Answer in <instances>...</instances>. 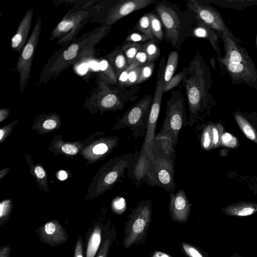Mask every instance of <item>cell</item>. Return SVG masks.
<instances>
[{
    "instance_id": "7402d4cb",
    "label": "cell",
    "mask_w": 257,
    "mask_h": 257,
    "mask_svg": "<svg viewBox=\"0 0 257 257\" xmlns=\"http://www.w3.org/2000/svg\"><path fill=\"white\" fill-rule=\"evenodd\" d=\"M98 66L99 71L98 73L107 84L112 85L117 84V78L106 59H101Z\"/></svg>"
},
{
    "instance_id": "c3c4849f",
    "label": "cell",
    "mask_w": 257,
    "mask_h": 257,
    "mask_svg": "<svg viewBox=\"0 0 257 257\" xmlns=\"http://www.w3.org/2000/svg\"><path fill=\"white\" fill-rule=\"evenodd\" d=\"M9 111L6 109H2L1 110V120L2 121L3 118H4L8 114Z\"/></svg>"
},
{
    "instance_id": "f1b7e54d",
    "label": "cell",
    "mask_w": 257,
    "mask_h": 257,
    "mask_svg": "<svg viewBox=\"0 0 257 257\" xmlns=\"http://www.w3.org/2000/svg\"><path fill=\"white\" fill-rule=\"evenodd\" d=\"M141 66L136 61H134L120 74L117 78V86L120 88H125L126 87V83L128 79V74L130 71L134 68Z\"/></svg>"
},
{
    "instance_id": "ac0fdd59",
    "label": "cell",
    "mask_w": 257,
    "mask_h": 257,
    "mask_svg": "<svg viewBox=\"0 0 257 257\" xmlns=\"http://www.w3.org/2000/svg\"><path fill=\"white\" fill-rule=\"evenodd\" d=\"M195 25L192 36L207 39L217 53L218 58H220V52L218 45V36L216 33L209 27L198 22H194Z\"/></svg>"
},
{
    "instance_id": "7c38bea8",
    "label": "cell",
    "mask_w": 257,
    "mask_h": 257,
    "mask_svg": "<svg viewBox=\"0 0 257 257\" xmlns=\"http://www.w3.org/2000/svg\"><path fill=\"white\" fill-rule=\"evenodd\" d=\"M186 10L194 22L201 23L218 33H226L236 42H239L230 32L220 13L215 9L196 0H188L186 3Z\"/></svg>"
},
{
    "instance_id": "9c48e42d",
    "label": "cell",
    "mask_w": 257,
    "mask_h": 257,
    "mask_svg": "<svg viewBox=\"0 0 257 257\" xmlns=\"http://www.w3.org/2000/svg\"><path fill=\"white\" fill-rule=\"evenodd\" d=\"M152 216L150 199L139 202L128 215L124 229L123 246L127 249L133 245L145 243Z\"/></svg>"
},
{
    "instance_id": "4dcf8cb0",
    "label": "cell",
    "mask_w": 257,
    "mask_h": 257,
    "mask_svg": "<svg viewBox=\"0 0 257 257\" xmlns=\"http://www.w3.org/2000/svg\"><path fill=\"white\" fill-rule=\"evenodd\" d=\"M155 66V62H148L142 66L140 78L137 85L144 82L151 77Z\"/></svg>"
},
{
    "instance_id": "681fc988",
    "label": "cell",
    "mask_w": 257,
    "mask_h": 257,
    "mask_svg": "<svg viewBox=\"0 0 257 257\" xmlns=\"http://www.w3.org/2000/svg\"><path fill=\"white\" fill-rule=\"evenodd\" d=\"M231 257H246V256H243L242 255H240L238 254L237 252H235V253L232 254L231 255Z\"/></svg>"
},
{
    "instance_id": "83f0119b",
    "label": "cell",
    "mask_w": 257,
    "mask_h": 257,
    "mask_svg": "<svg viewBox=\"0 0 257 257\" xmlns=\"http://www.w3.org/2000/svg\"><path fill=\"white\" fill-rule=\"evenodd\" d=\"M235 118L245 135L250 140H254L256 139L255 134L246 120L238 114H235Z\"/></svg>"
},
{
    "instance_id": "ab89813d",
    "label": "cell",
    "mask_w": 257,
    "mask_h": 257,
    "mask_svg": "<svg viewBox=\"0 0 257 257\" xmlns=\"http://www.w3.org/2000/svg\"><path fill=\"white\" fill-rule=\"evenodd\" d=\"M62 150L66 154L69 155H75L77 152V148L73 145L66 144L62 147Z\"/></svg>"
},
{
    "instance_id": "ee69618b",
    "label": "cell",
    "mask_w": 257,
    "mask_h": 257,
    "mask_svg": "<svg viewBox=\"0 0 257 257\" xmlns=\"http://www.w3.org/2000/svg\"><path fill=\"white\" fill-rule=\"evenodd\" d=\"M212 135V144L214 145H216L218 143L219 134L216 127H212L211 128Z\"/></svg>"
},
{
    "instance_id": "9a60e30c",
    "label": "cell",
    "mask_w": 257,
    "mask_h": 257,
    "mask_svg": "<svg viewBox=\"0 0 257 257\" xmlns=\"http://www.w3.org/2000/svg\"><path fill=\"white\" fill-rule=\"evenodd\" d=\"M33 9H28L20 22L15 34L11 39L12 49L20 54L28 40V35L32 25Z\"/></svg>"
},
{
    "instance_id": "f35d334b",
    "label": "cell",
    "mask_w": 257,
    "mask_h": 257,
    "mask_svg": "<svg viewBox=\"0 0 257 257\" xmlns=\"http://www.w3.org/2000/svg\"><path fill=\"white\" fill-rule=\"evenodd\" d=\"M221 140L222 143L226 146L234 147L230 142L236 145V140L233 139L232 136L229 133H226L224 134L222 136Z\"/></svg>"
},
{
    "instance_id": "3957f363",
    "label": "cell",
    "mask_w": 257,
    "mask_h": 257,
    "mask_svg": "<svg viewBox=\"0 0 257 257\" xmlns=\"http://www.w3.org/2000/svg\"><path fill=\"white\" fill-rule=\"evenodd\" d=\"M155 11L164 28V40L179 50L186 39L192 36L193 18L179 4L167 0L158 1Z\"/></svg>"
},
{
    "instance_id": "484cf974",
    "label": "cell",
    "mask_w": 257,
    "mask_h": 257,
    "mask_svg": "<svg viewBox=\"0 0 257 257\" xmlns=\"http://www.w3.org/2000/svg\"><path fill=\"white\" fill-rule=\"evenodd\" d=\"M134 28L137 32L155 39L151 31L150 20L148 13L142 16L137 22Z\"/></svg>"
},
{
    "instance_id": "e0dca14e",
    "label": "cell",
    "mask_w": 257,
    "mask_h": 257,
    "mask_svg": "<svg viewBox=\"0 0 257 257\" xmlns=\"http://www.w3.org/2000/svg\"><path fill=\"white\" fill-rule=\"evenodd\" d=\"M105 57L114 71L117 78L128 66L121 46L116 47L109 52L105 55Z\"/></svg>"
},
{
    "instance_id": "603a6c76",
    "label": "cell",
    "mask_w": 257,
    "mask_h": 257,
    "mask_svg": "<svg viewBox=\"0 0 257 257\" xmlns=\"http://www.w3.org/2000/svg\"><path fill=\"white\" fill-rule=\"evenodd\" d=\"M144 49L147 55L148 62L156 61L160 56L158 40L155 39L143 43Z\"/></svg>"
},
{
    "instance_id": "d6a6232c",
    "label": "cell",
    "mask_w": 257,
    "mask_h": 257,
    "mask_svg": "<svg viewBox=\"0 0 257 257\" xmlns=\"http://www.w3.org/2000/svg\"><path fill=\"white\" fill-rule=\"evenodd\" d=\"M11 211L10 201H5L0 204V225H4L8 221Z\"/></svg>"
},
{
    "instance_id": "277c9868",
    "label": "cell",
    "mask_w": 257,
    "mask_h": 257,
    "mask_svg": "<svg viewBox=\"0 0 257 257\" xmlns=\"http://www.w3.org/2000/svg\"><path fill=\"white\" fill-rule=\"evenodd\" d=\"M95 1H72L73 6L64 16L52 31L49 41L57 40L62 47L76 39L81 30L95 15Z\"/></svg>"
},
{
    "instance_id": "cb8c5ba5",
    "label": "cell",
    "mask_w": 257,
    "mask_h": 257,
    "mask_svg": "<svg viewBox=\"0 0 257 257\" xmlns=\"http://www.w3.org/2000/svg\"><path fill=\"white\" fill-rule=\"evenodd\" d=\"M143 43L127 42L121 46L128 65L134 61L137 54L143 48Z\"/></svg>"
},
{
    "instance_id": "836d02e7",
    "label": "cell",
    "mask_w": 257,
    "mask_h": 257,
    "mask_svg": "<svg viewBox=\"0 0 257 257\" xmlns=\"http://www.w3.org/2000/svg\"><path fill=\"white\" fill-rule=\"evenodd\" d=\"M211 129L210 126H207L203 130L201 136V144L203 149H208L212 143Z\"/></svg>"
},
{
    "instance_id": "bcb514c9",
    "label": "cell",
    "mask_w": 257,
    "mask_h": 257,
    "mask_svg": "<svg viewBox=\"0 0 257 257\" xmlns=\"http://www.w3.org/2000/svg\"><path fill=\"white\" fill-rule=\"evenodd\" d=\"M151 257H173L170 255L159 251H157L152 254Z\"/></svg>"
},
{
    "instance_id": "e575fe53",
    "label": "cell",
    "mask_w": 257,
    "mask_h": 257,
    "mask_svg": "<svg viewBox=\"0 0 257 257\" xmlns=\"http://www.w3.org/2000/svg\"><path fill=\"white\" fill-rule=\"evenodd\" d=\"M142 67H136L130 71L126 83V87L137 84L140 78Z\"/></svg>"
},
{
    "instance_id": "2e32d148",
    "label": "cell",
    "mask_w": 257,
    "mask_h": 257,
    "mask_svg": "<svg viewBox=\"0 0 257 257\" xmlns=\"http://www.w3.org/2000/svg\"><path fill=\"white\" fill-rule=\"evenodd\" d=\"M116 234L114 226L108 221L103 225L101 243L96 257H107L110 246L116 238Z\"/></svg>"
},
{
    "instance_id": "52a82bcc",
    "label": "cell",
    "mask_w": 257,
    "mask_h": 257,
    "mask_svg": "<svg viewBox=\"0 0 257 257\" xmlns=\"http://www.w3.org/2000/svg\"><path fill=\"white\" fill-rule=\"evenodd\" d=\"M95 84L88 93L86 102L104 110L122 109L126 103L134 101L138 97V87L128 88L113 86L107 84L98 73Z\"/></svg>"
},
{
    "instance_id": "4fadbf2b",
    "label": "cell",
    "mask_w": 257,
    "mask_h": 257,
    "mask_svg": "<svg viewBox=\"0 0 257 257\" xmlns=\"http://www.w3.org/2000/svg\"><path fill=\"white\" fill-rule=\"evenodd\" d=\"M40 240L51 246H57L65 243L69 238L65 228L57 220L48 221L36 230Z\"/></svg>"
},
{
    "instance_id": "8d00e7d4",
    "label": "cell",
    "mask_w": 257,
    "mask_h": 257,
    "mask_svg": "<svg viewBox=\"0 0 257 257\" xmlns=\"http://www.w3.org/2000/svg\"><path fill=\"white\" fill-rule=\"evenodd\" d=\"M134 60L141 66L148 63V56L143 46L137 54Z\"/></svg>"
},
{
    "instance_id": "7a4b0ae2",
    "label": "cell",
    "mask_w": 257,
    "mask_h": 257,
    "mask_svg": "<svg viewBox=\"0 0 257 257\" xmlns=\"http://www.w3.org/2000/svg\"><path fill=\"white\" fill-rule=\"evenodd\" d=\"M182 82L188 104V123L192 126L203 117L213 103L210 93L211 72L198 52L186 67Z\"/></svg>"
},
{
    "instance_id": "816d5d0a",
    "label": "cell",
    "mask_w": 257,
    "mask_h": 257,
    "mask_svg": "<svg viewBox=\"0 0 257 257\" xmlns=\"http://www.w3.org/2000/svg\"><path fill=\"white\" fill-rule=\"evenodd\" d=\"M255 46H256V48L257 49V35H256V40H255Z\"/></svg>"
},
{
    "instance_id": "5b68a950",
    "label": "cell",
    "mask_w": 257,
    "mask_h": 257,
    "mask_svg": "<svg viewBox=\"0 0 257 257\" xmlns=\"http://www.w3.org/2000/svg\"><path fill=\"white\" fill-rule=\"evenodd\" d=\"M175 150L162 146L155 142L152 155L148 160L145 180L152 186L164 189L169 194L174 192Z\"/></svg>"
},
{
    "instance_id": "b9f144b4",
    "label": "cell",
    "mask_w": 257,
    "mask_h": 257,
    "mask_svg": "<svg viewBox=\"0 0 257 257\" xmlns=\"http://www.w3.org/2000/svg\"><path fill=\"white\" fill-rule=\"evenodd\" d=\"M56 121L52 119H48L46 120L43 124V126L47 130L54 128L56 126Z\"/></svg>"
},
{
    "instance_id": "ffe728a7",
    "label": "cell",
    "mask_w": 257,
    "mask_h": 257,
    "mask_svg": "<svg viewBox=\"0 0 257 257\" xmlns=\"http://www.w3.org/2000/svg\"><path fill=\"white\" fill-rule=\"evenodd\" d=\"M257 211V205L251 203H240L228 206L223 212L229 216H245Z\"/></svg>"
},
{
    "instance_id": "d590c367",
    "label": "cell",
    "mask_w": 257,
    "mask_h": 257,
    "mask_svg": "<svg viewBox=\"0 0 257 257\" xmlns=\"http://www.w3.org/2000/svg\"><path fill=\"white\" fill-rule=\"evenodd\" d=\"M73 257H84L83 240L80 234L78 235L75 245Z\"/></svg>"
},
{
    "instance_id": "d6986e66",
    "label": "cell",
    "mask_w": 257,
    "mask_h": 257,
    "mask_svg": "<svg viewBox=\"0 0 257 257\" xmlns=\"http://www.w3.org/2000/svg\"><path fill=\"white\" fill-rule=\"evenodd\" d=\"M103 225L96 223L88 238L85 257H95L101 243Z\"/></svg>"
},
{
    "instance_id": "74e56055",
    "label": "cell",
    "mask_w": 257,
    "mask_h": 257,
    "mask_svg": "<svg viewBox=\"0 0 257 257\" xmlns=\"http://www.w3.org/2000/svg\"><path fill=\"white\" fill-rule=\"evenodd\" d=\"M108 151V146L105 143H100L93 149V152L96 155H102Z\"/></svg>"
},
{
    "instance_id": "4316f807",
    "label": "cell",
    "mask_w": 257,
    "mask_h": 257,
    "mask_svg": "<svg viewBox=\"0 0 257 257\" xmlns=\"http://www.w3.org/2000/svg\"><path fill=\"white\" fill-rule=\"evenodd\" d=\"M181 245L184 252L188 257H208L206 252L192 244L182 242Z\"/></svg>"
},
{
    "instance_id": "ba28073f",
    "label": "cell",
    "mask_w": 257,
    "mask_h": 257,
    "mask_svg": "<svg viewBox=\"0 0 257 257\" xmlns=\"http://www.w3.org/2000/svg\"><path fill=\"white\" fill-rule=\"evenodd\" d=\"M157 0H99L95 4L96 13L89 23L112 27L130 14L156 4Z\"/></svg>"
},
{
    "instance_id": "f907efd6",
    "label": "cell",
    "mask_w": 257,
    "mask_h": 257,
    "mask_svg": "<svg viewBox=\"0 0 257 257\" xmlns=\"http://www.w3.org/2000/svg\"><path fill=\"white\" fill-rule=\"evenodd\" d=\"M4 132L2 130H0V140H2L4 136Z\"/></svg>"
},
{
    "instance_id": "d4e9b609",
    "label": "cell",
    "mask_w": 257,
    "mask_h": 257,
    "mask_svg": "<svg viewBox=\"0 0 257 257\" xmlns=\"http://www.w3.org/2000/svg\"><path fill=\"white\" fill-rule=\"evenodd\" d=\"M148 14L150 20L151 31L154 37L158 41H162L164 39V34L160 19L154 13H148Z\"/></svg>"
},
{
    "instance_id": "8992f818",
    "label": "cell",
    "mask_w": 257,
    "mask_h": 257,
    "mask_svg": "<svg viewBox=\"0 0 257 257\" xmlns=\"http://www.w3.org/2000/svg\"><path fill=\"white\" fill-rule=\"evenodd\" d=\"M188 124L185 98L180 91L171 92L166 107L165 116L155 141L169 149L175 150L178 143L179 133Z\"/></svg>"
},
{
    "instance_id": "6da1fadb",
    "label": "cell",
    "mask_w": 257,
    "mask_h": 257,
    "mask_svg": "<svg viewBox=\"0 0 257 257\" xmlns=\"http://www.w3.org/2000/svg\"><path fill=\"white\" fill-rule=\"evenodd\" d=\"M111 27L101 25L56 50L43 67L37 84L47 83L72 65L92 58L96 52L95 46L108 35Z\"/></svg>"
},
{
    "instance_id": "5bb4252c",
    "label": "cell",
    "mask_w": 257,
    "mask_h": 257,
    "mask_svg": "<svg viewBox=\"0 0 257 257\" xmlns=\"http://www.w3.org/2000/svg\"><path fill=\"white\" fill-rule=\"evenodd\" d=\"M169 212L172 220L180 223L188 221L191 211V203L183 190L170 193Z\"/></svg>"
},
{
    "instance_id": "7dc6e473",
    "label": "cell",
    "mask_w": 257,
    "mask_h": 257,
    "mask_svg": "<svg viewBox=\"0 0 257 257\" xmlns=\"http://www.w3.org/2000/svg\"><path fill=\"white\" fill-rule=\"evenodd\" d=\"M67 177V175L64 171H61L58 174V178L61 180H65Z\"/></svg>"
},
{
    "instance_id": "8fae6325",
    "label": "cell",
    "mask_w": 257,
    "mask_h": 257,
    "mask_svg": "<svg viewBox=\"0 0 257 257\" xmlns=\"http://www.w3.org/2000/svg\"><path fill=\"white\" fill-rule=\"evenodd\" d=\"M41 29L42 19L39 17L16 63V70L19 76V88L21 93L24 91L30 79L33 58L41 33Z\"/></svg>"
},
{
    "instance_id": "f546056e",
    "label": "cell",
    "mask_w": 257,
    "mask_h": 257,
    "mask_svg": "<svg viewBox=\"0 0 257 257\" xmlns=\"http://www.w3.org/2000/svg\"><path fill=\"white\" fill-rule=\"evenodd\" d=\"M186 69V67L184 66L183 70L180 72L175 75L169 82L164 84V92L169 91L174 87L179 85V83L182 81L185 73Z\"/></svg>"
},
{
    "instance_id": "60d3db41",
    "label": "cell",
    "mask_w": 257,
    "mask_h": 257,
    "mask_svg": "<svg viewBox=\"0 0 257 257\" xmlns=\"http://www.w3.org/2000/svg\"><path fill=\"white\" fill-rule=\"evenodd\" d=\"M11 248L9 245L0 247V257H10Z\"/></svg>"
},
{
    "instance_id": "44dd1931",
    "label": "cell",
    "mask_w": 257,
    "mask_h": 257,
    "mask_svg": "<svg viewBox=\"0 0 257 257\" xmlns=\"http://www.w3.org/2000/svg\"><path fill=\"white\" fill-rule=\"evenodd\" d=\"M179 54L178 51H173L169 53L165 64L163 79L164 84L169 82L174 76L178 65Z\"/></svg>"
},
{
    "instance_id": "30bf717a",
    "label": "cell",
    "mask_w": 257,
    "mask_h": 257,
    "mask_svg": "<svg viewBox=\"0 0 257 257\" xmlns=\"http://www.w3.org/2000/svg\"><path fill=\"white\" fill-rule=\"evenodd\" d=\"M152 101L151 95H145L119 118L115 127L128 128L135 139L145 135Z\"/></svg>"
},
{
    "instance_id": "f6af8a7d",
    "label": "cell",
    "mask_w": 257,
    "mask_h": 257,
    "mask_svg": "<svg viewBox=\"0 0 257 257\" xmlns=\"http://www.w3.org/2000/svg\"><path fill=\"white\" fill-rule=\"evenodd\" d=\"M35 173L37 177L42 179L45 176V172L44 170L41 167H37L35 169Z\"/></svg>"
},
{
    "instance_id": "7bdbcfd3",
    "label": "cell",
    "mask_w": 257,
    "mask_h": 257,
    "mask_svg": "<svg viewBox=\"0 0 257 257\" xmlns=\"http://www.w3.org/2000/svg\"><path fill=\"white\" fill-rule=\"evenodd\" d=\"M125 204L123 198L115 201L114 203V208L117 211L119 210L120 212H123V208H125Z\"/></svg>"
},
{
    "instance_id": "1f68e13d",
    "label": "cell",
    "mask_w": 257,
    "mask_h": 257,
    "mask_svg": "<svg viewBox=\"0 0 257 257\" xmlns=\"http://www.w3.org/2000/svg\"><path fill=\"white\" fill-rule=\"evenodd\" d=\"M153 39H155L136 31L130 33L126 38L125 42L143 43Z\"/></svg>"
}]
</instances>
